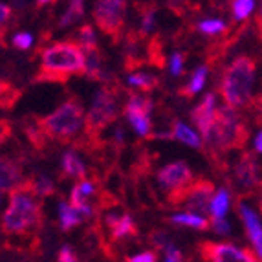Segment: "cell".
Masks as SVG:
<instances>
[{
  "mask_svg": "<svg viewBox=\"0 0 262 262\" xmlns=\"http://www.w3.org/2000/svg\"><path fill=\"white\" fill-rule=\"evenodd\" d=\"M127 119L132 125V128H134L140 136H149V132H150V118L149 116H141V114H127Z\"/></svg>",
  "mask_w": 262,
  "mask_h": 262,
  "instance_id": "cell-24",
  "label": "cell"
},
{
  "mask_svg": "<svg viewBox=\"0 0 262 262\" xmlns=\"http://www.w3.org/2000/svg\"><path fill=\"white\" fill-rule=\"evenodd\" d=\"M94 194V184L88 182V180H81L77 185L72 191L70 196V204L74 207H84L88 206V198Z\"/></svg>",
  "mask_w": 262,
  "mask_h": 262,
  "instance_id": "cell-17",
  "label": "cell"
},
{
  "mask_svg": "<svg viewBox=\"0 0 262 262\" xmlns=\"http://www.w3.org/2000/svg\"><path fill=\"white\" fill-rule=\"evenodd\" d=\"M200 253L209 262H260L249 249H242L229 242H206L202 244Z\"/></svg>",
  "mask_w": 262,
  "mask_h": 262,
  "instance_id": "cell-9",
  "label": "cell"
},
{
  "mask_svg": "<svg viewBox=\"0 0 262 262\" xmlns=\"http://www.w3.org/2000/svg\"><path fill=\"white\" fill-rule=\"evenodd\" d=\"M206 79H207V68H206V66H200V68H196V70H194V74H192L191 84L187 86L185 94H187V96H192V94L200 92L202 88H204V84H206Z\"/></svg>",
  "mask_w": 262,
  "mask_h": 262,
  "instance_id": "cell-25",
  "label": "cell"
},
{
  "mask_svg": "<svg viewBox=\"0 0 262 262\" xmlns=\"http://www.w3.org/2000/svg\"><path fill=\"white\" fill-rule=\"evenodd\" d=\"M165 262H182V253L172 244L165 246Z\"/></svg>",
  "mask_w": 262,
  "mask_h": 262,
  "instance_id": "cell-34",
  "label": "cell"
},
{
  "mask_svg": "<svg viewBox=\"0 0 262 262\" xmlns=\"http://www.w3.org/2000/svg\"><path fill=\"white\" fill-rule=\"evenodd\" d=\"M31 42H33V37L30 33H17L13 37V46L18 50H28L31 46Z\"/></svg>",
  "mask_w": 262,
  "mask_h": 262,
  "instance_id": "cell-32",
  "label": "cell"
},
{
  "mask_svg": "<svg viewBox=\"0 0 262 262\" xmlns=\"http://www.w3.org/2000/svg\"><path fill=\"white\" fill-rule=\"evenodd\" d=\"M0 9H2V13H0V17H2V22H6V18H8V13H9V11H8V6L2 4V6H0Z\"/></svg>",
  "mask_w": 262,
  "mask_h": 262,
  "instance_id": "cell-40",
  "label": "cell"
},
{
  "mask_svg": "<svg viewBox=\"0 0 262 262\" xmlns=\"http://www.w3.org/2000/svg\"><path fill=\"white\" fill-rule=\"evenodd\" d=\"M238 211H241V216H242V220H244V226H246V231H248L249 241H251V244L255 246L257 257L262 258V224H260V220H258L257 213H255L251 207L244 206V204L238 207Z\"/></svg>",
  "mask_w": 262,
  "mask_h": 262,
  "instance_id": "cell-12",
  "label": "cell"
},
{
  "mask_svg": "<svg viewBox=\"0 0 262 262\" xmlns=\"http://www.w3.org/2000/svg\"><path fill=\"white\" fill-rule=\"evenodd\" d=\"M211 226L216 233H227L229 231V222L224 219H213L211 220Z\"/></svg>",
  "mask_w": 262,
  "mask_h": 262,
  "instance_id": "cell-37",
  "label": "cell"
},
{
  "mask_svg": "<svg viewBox=\"0 0 262 262\" xmlns=\"http://www.w3.org/2000/svg\"><path fill=\"white\" fill-rule=\"evenodd\" d=\"M118 114V97L114 94V90L110 88H101L99 92L96 94V99H94L92 106L86 114V130L90 134L97 130H103V128L114 121Z\"/></svg>",
  "mask_w": 262,
  "mask_h": 262,
  "instance_id": "cell-6",
  "label": "cell"
},
{
  "mask_svg": "<svg viewBox=\"0 0 262 262\" xmlns=\"http://www.w3.org/2000/svg\"><path fill=\"white\" fill-rule=\"evenodd\" d=\"M200 31L207 33V35H214V33H220V31L226 30V24L222 20H216V18H209V20L200 22Z\"/></svg>",
  "mask_w": 262,
  "mask_h": 262,
  "instance_id": "cell-31",
  "label": "cell"
},
{
  "mask_svg": "<svg viewBox=\"0 0 262 262\" xmlns=\"http://www.w3.org/2000/svg\"><path fill=\"white\" fill-rule=\"evenodd\" d=\"M255 149H257L258 152H262V130L257 134V140H255Z\"/></svg>",
  "mask_w": 262,
  "mask_h": 262,
  "instance_id": "cell-39",
  "label": "cell"
},
{
  "mask_svg": "<svg viewBox=\"0 0 262 262\" xmlns=\"http://www.w3.org/2000/svg\"><path fill=\"white\" fill-rule=\"evenodd\" d=\"M216 110L219 108H216L214 94H207V96L202 99L200 105L192 110L191 118H192V121H194V125L200 128L202 136L206 134V132L209 130L211 125H213L214 118H216Z\"/></svg>",
  "mask_w": 262,
  "mask_h": 262,
  "instance_id": "cell-11",
  "label": "cell"
},
{
  "mask_svg": "<svg viewBox=\"0 0 262 262\" xmlns=\"http://www.w3.org/2000/svg\"><path fill=\"white\" fill-rule=\"evenodd\" d=\"M92 214V207H74L72 204H59V216H61V227L62 229H70V227L81 224L84 219H88Z\"/></svg>",
  "mask_w": 262,
  "mask_h": 262,
  "instance_id": "cell-13",
  "label": "cell"
},
{
  "mask_svg": "<svg viewBox=\"0 0 262 262\" xmlns=\"http://www.w3.org/2000/svg\"><path fill=\"white\" fill-rule=\"evenodd\" d=\"M152 110V101L147 99L138 94H130L127 106H125V114H141V116H149Z\"/></svg>",
  "mask_w": 262,
  "mask_h": 262,
  "instance_id": "cell-21",
  "label": "cell"
},
{
  "mask_svg": "<svg viewBox=\"0 0 262 262\" xmlns=\"http://www.w3.org/2000/svg\"><path fill=\"white\" fill-rule=\"evenodd\" d=\"M152 26H154V11H147L145 17H143V20H141V31L147 33Z\"/></svg>",
  "mask_w": 262,
  "mask_h": 262,
  "instance_id": "cell-38",
  "label": "cell"
},
{
  "mask_svg": "<svg viewBox=\"0 0 262 262\" xmlns=\"http://www.w3.org/2000/svg\"><path fill=\"white\" fill-rule=\"evenodd\" d=\"M20 180H22V174H20V167L17 163L9 162V160H4L2 162V191H13V189L20 187Z\"/></svg>",
  "mask_w": 262,
  "mask_h": 262,
  "instance_id": "cell-16",
  "label": "cell"
},
{
  "mask_svg": "<svg viewBox=\"0 0 262 262\" xmlns=\"http://www.w3.org/2000/svg\"><path fill=\"white\" fill-rule=\"evenodd\" d=\"M255 70H257V62L251 57L241 55L224 72L220 92L229 106L235 108L249 101L255 84Z\"/></svg>",
  "mask_w": 262,
  "mask_h": 262,
  "instance_id": "cell-3",
  "label": "cell"
},
{
  "mask_svg": "<svg viewBox=\"0 0 262 262\" xmlns=\"http://www.w3.org/2000/svg\"><path fill=\"white\" fill-rule=\"evenodd\" d=\"M229 192L227 189H219L216 194L213 198V204H211V214L213 219H224L227 214V209H229Z\"/></svg>",
  "mask_w": 262,
  "mask_h": 262,
  "instance_id": "cell-22",
  "label": "cell"
},
{
  "mask_svg": "<svg viewBox=\"0 0 262 262\" xmlns=\"http://www.w3.org/2000/svg\"><path fill=\"white\" fill-rule=\"evenodd\" d=\"M94 18L97 26L112 37H118L125 18V2L121 0H101L94 4Z\"/></svg>",
  "mask_w": 262,
  "mask_h": 262,
  "instance_id": "cell-8",
  "label": "cell"
},
{
  "mask_svg": "<svg viewBox=\"0 0 262 262\" xmlns=\"http://www.w3.org/2000/svg\"><path fill=\"white\" fill-rule=\"evenodd\" d=\"M214 185L207 180H198L187 191L182 194L178 204H185V207H189L191 211L196 213H211V204L214 198Z\"/></svg>",
  "mask_w": 262,
  "mask_h": 262,
  "instance_id": "cell-10",
  "label": "cell"
},
{
  "mask_svg": "<svg viewBox=\"0 0 262 262\" xmlns=\"http://www.w3.org/2000/svg\"><path fill=\"white\" fill-rule=\"evenodd\" d=\"M182 66H184V55L182 53H174L170 57V72L174 75L182 74Z\"/></svg>",
  "mask_w": 262,
  "mask_h": 262,
  "instance_id": "cell-33",
  "label": "cell"
},
{
  "mask_svg": "<svg viewBox=\"0 0 262 262\" xmlns=\"http://www.w3.org/2000/svg\"><path fill=\"white\" fill-rule=\"evenodd\" d=\"M79 37H81V48L84 50H96V31L92 26L84 24L79 31Z\"/></svg>",
  "mask_w": 262,
  "mask_h": 262,
  "instance_id": "cell-30",
  "label": "cell"
},
{
  "mask_svg": "<svg viewBox=\"0 0 262 262\" xmlns=\"http://www.w3.org/2000/svg\"><path fill=\"white\" fill-rule=\"evenodd\" d=\"M40 207L31 185H20L9 192V207L4 213V229L9 233L26 231L39 220Z\"/></svg>",
  "mask_w": 262,
  "mask_h": 262,
  "instance_id": "cell-4",
  "label": "cell"
},
{
  "mask_svg": "<svg viewBox=\"0 0 262 262\" xmlns=\"http://www.w3.org/2000/svg\"><path fill=\"white\" fill-rule=\"evenodd\" d=\"M59 262H79V260L74 251H72L70 246H62L61 251H59Z\"/></svg>",
  "mask_w": 262,
  "mask_h": 262,
  "instance_id": "cell-35",
  "label": "cell"
},
{
  "mask_svg": "<svg viewBox=\"0 0 262 262\" xmlns=\"http://www.w3.org/2000/svg\"><path fill=\"white\" fill-rule=\"evenodd\" d=\"M257 170H258V167H257V162L253 160V156H251V154H246V156H242L241 162L236 163L235 174L242 185L251 187V185L257 184Z\"/></svg>",
  "mask_w": 262,
  "mask_h": 262,
  "instance_id": "cell-15",
  "label": "cell"
},
{
  "mask_svg": "<svg viewBox=\"0 0 262 262\" xmlns=\"http://www.w3.org/2000/svg\"><path fill=\"white\" fill-rule=\"evenodd\" d=\"M128 83L132 84V86H140V88H145V90H150V88H154V84L158 83L156 77H152V75L149 74H132L128 75Z\"/></svg>",
  "mask_w": 262,
  "mask_h": 262,
  "instance_id": "cell-28",
  "label": "cell"
},
{
  "mask_svg": "<svg viewBox=\"0 0 262 262\" xmlns=\"http://www.w3.org/2000/svg\"><path fill=\"white\" fill-rule=\"evenodd\" d=\"M83 123H86L83 106L79 101L70 99L40 121V130L57 140H70L81 130Z\"/></svg>",
  "mask_w": 262,
  "mask_h": 262,
  "instance_id": "cell-5",
  "label": "cell"
},
{
  "mask_svg": "<svg viewBox=\"0 0 262 262\" xmlns=\"http://www.w3.org/2000/svg\"><path fill=\"white\" fill-rule=\"evenodd\" d=\"M246 138L248 130L242 125L241 116L229 105L219 106L213 125L204 134V141L213 152H224L233 147H241Z\"/></svg>",
  "mask_w": 262,
  "mask_h": 262,
  "instance_id": "cell-2",
  "label": "cell"
},
{
  "mask_svg": "<svg viewBox=\"0 0 262 262\" xmlns=\"http://www.w3.org/2000/svg\"><path fill=\"white\" fill-rule=\"evenodd\" d=\"M231 8H233V13H235L236 20H244V18L249 17V13L253 11L255 2L253 0H235L231 4Z\"/></svg>",
  "mask_w": 262,
  "mask_h": 262,
  "instance_id": "cell-27",
  "label": "cell"
},
{
  "mask_svg": "<svg viewBox=\"0 0 262 262\" xmlns=\"http://www.w3.org/2000/svg\"><path fill=\"white\" fill-rule=\"evenodd\" d=\"M106 224H108L110 231H112L114 241H119L123 236L134 235L136 226L132 222L130 214H108L106 216Z\"/></svg>",
  "mask_w": 262,
  "mask_h": 262,
  "instance_id": "cell-14",
  "label": "cell"
},
{
  "mask_svg": "<svg viewBox=\"0 0 262 262\" xmlns=\"http://www.w3.org/2000/svg\"><path fill=\"white\" fill-rule=\"evenodd\" d=\"M81 15H83V2H72L70 8L66 9V13L61 17L59 24H61L62 28L68 26V24H74L75 20L81 18Z\"/></svg>",
  "mask_w": 262,
  "mask_h": 262,
  "instance_id": "cell-26",
  "label": "cell"
},
{
  "mask_svg": "<svg viewBox=\"0 0 262 262\" xmlns=\"http://www.w3.org/2000/svg\"><path fill=\"white\" fill-rule=\"evenodd\" d=\"M172 222L174 224H182V226H191L196 227V229H207L209 227V222H207L204 216L196 213H180L172 216Z\"/></svg>",
  "mask_w": 262,
  "mask_h": 262,
  "instance_id": "cell-23",
  "label": "cell"
},
{
  "mask_svg": "<svg viewBox=\"0 0 262 262\" xmlns=\"http://www.w3.org/2000/svg\"><path fill=\"white\" fill-rule=\"evenodd\" d=\"M84 74L92 79L103 77V66H101V55L96 50H84Z\"/></svg>",
  "mask_w": 262,
  "mask_h": 262,
  "instance_id": "cell-19",
  "label": "cell"
},
{
  "mask_svg": "<svg viewBox=\"0 0 262 262\" xmlns=\"http://www.w3.org/2000/svg\"><path fill=\"white\" fill-rule=\"evenodd\" d=\"M116 140L123 141V130H121V128H118V132H116Z\"/></svg>",
  "mask_w": 262,
  "mask_h": 262,
  "instance_id": "cell-41",
  "label": "cell"
},
{
  "mask_svg": "<svg viewBox=\"0 0 262 262\" xmlns=\"http://www.w3.org/2000/svg\"><path fill=\"white\" fill-rule=\"evenodd\" d=\"M127 262H156V255L152 251H143V253L127 258Z\"/></svg>",
  "mask_w": 262,
  "mask_h": 262,
  "instance_id": "cell-36",
  "label": "cell"
},
{
  "mask_svg": "<svg viewBox=\"0 0 262 262\" xmlns=\"http://www.w3.org/2000/svg\"><path fill=\"white\" fill-rule=\"evenodd\" d=\"M260 209H262V202H260Z\"/></svg>",
  "mask_w": 262,
  "mask_h": 262,
  "instance_id": "cell-42",
  "label": "cell"
},
{
  "mask_svg": "<svg viewBox=\"0 0 262 262\" xmlns=\"http://www.w3.org/2000/svg\"><path fill=\"white\" fill-rule=\"evenodd\" d=\"M172 138L182 143L189 145V147H200L202 141L198 138V134L192 128H189L185 123H174V128H172Z\"/></svg>",
  "mask_w": 262,
  "mask_h": 262,
  "instance_id": "cell-20",
  "label": "cell"
},
{
  "mask_svg": "<svg viewBox=\"0 0 262 262\" xmlns=\"http://www.w3.org/2000/svg\"><path fill=\"white\" fill-rule=\"evenodd\" d=\"M31 189H33V192H35L37 196H48V194L53 192V182L48 176H40V178H37L31 184Z\"/></svg>",
  "mask_w": 262,
  "mask_h": 262,
  "instance_id": "cell-29",
  "label": "cell"
},
{
  "mask_svg": "<svg viewBox=\"0 0 262 262\" xmlns=\"http://www.w3.org/2000/svg\"><path fill=\"white\" fill-rule=\"evenodd\" d=\"M158 182L165 191L170 192V202L178 204L182 194L192 185V172L187 163H169L158 172Z\"/></svg>",
  "mask_w": 262,
  "mask_h": 262,
  "instance_id": "cell-7",
  "label": "cell"
},
{
  "mask_svg": "<svg viewBox=\"0 0 262 262\" xmlns=\"http://www.w3.org/2000/svg\"><path fill=\"white\" fill-rule=\"evenodd\" d=\"M84 72V52L81 44L57 42L42 52L40 79L64 81L68 75Z\"/></svg>",
  "mask_w": 262,
  "mask_h": 262,
  "instance_id": "cell-1",
  "label": "cell"
},
{
  "mask_svg": "<svg viewBox=\"0 0 262 262\" xmlns=\"http://www.w3.org/2000/svg\"><path fill=\"white\" fill-rule=\"evenodd\" d=\"M62 170L66 174L72 176V178H83L86 174V167L81 162V158L75 152H66L64 158H62Z\"/></svg>",
  "mask_w": 262,
  "mask_h": 262,
  "instance_id": "cell-18",
  "label": "cell"
}]
</instances>
